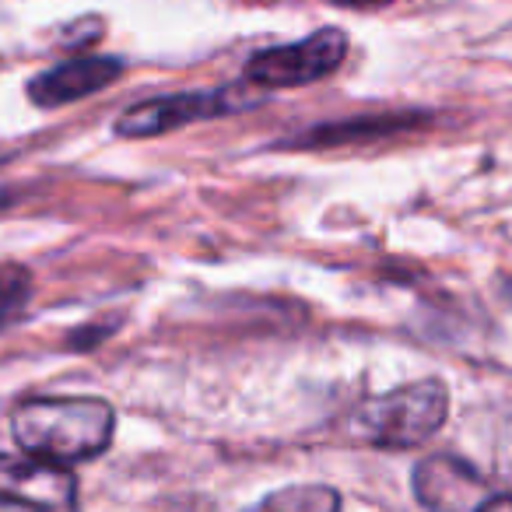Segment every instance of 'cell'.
I'll return each mask as SVG.
<instances>
[{
    "label": "cell",
    "instance_id": "obj_3",
    "mask_svg": "<svg viewBox=\"0 0 512 512\" xmlns=\"http://www.w3.org/2000/svg\"><path fill=\"white\" fill-rule=\"evenodd\" d=\"M344 53H348V36L341 29H320L299 43L260 50L246 64V81L256 88H267V92L313 85L341 67Z\"/></svg>",
    "mask_w": 512,
    "mask_h": 512
},
{
    "label": "cell",
    "instance_id": "obj_2",
    "mask_svg": "<svg viewBox=\"0 0 512 512\" xmlns=\"http://www.w3.org/2000/svg\"><path fill=\"white\" fill-rule=\"evenodd\" d=\"M449 414V390L439 379L407 383L358 407V432L386 449H414L442 428Z\"/></svg>",
    "mask_w": 512,
    "mask_h": 512
},
{
    "label": "cell",
    "instance_id": "obj_1",
    "mask_svg": "<svg viewBox=\"0 0 512 512\" xmlns=\"http://www.w3.org/2000/svg\"><path fill=\"white\" fill-rule=\"evenodd\" d=\"M116 411L99 397H36L11 411V435L53 463L95 460L113 442Z\"/></svg>",
    "mask_w": 512,
    "mask_h": 512
},
{
    "label": "cell",
    "instance_id": "obj_5",
    "mask_svg": "<svg viewBox=\"0 0 512 512\" xmlns=\"http://www.w3.org/2000/svg\"><path fill=\"white\" fill-rule=\"evenodd\" d=\"M78 502V477L43 456L0 453V505L29 512H71Z\"/></svg>",
    "mask_w": 512,
    "mask_h": 512
},
{
    "label": "cell",
    "instance_id": "obj_10",
    "mask_svg": "<svg viewBox=\"0 0 512 512\" xmlns=\"http://www.w3.org/2000/svg\"><path fill=\"white\" fill-rule=\"evenodd\" d=\"M477 512H512V495H495V498H484L477 505Z\"/></svg>",
    "mask_w": 512,
    "mask_h": 512
},
{
    "label": "cell",
    "instance_id": "obj_8",
    "mask_svg": "<svg viewBox=\"0 0 512 512\" xmlns=\"http://www.w3.org/2000/svg\"><path fill=\"white\" fill-rule=\"evenodd\" d=\"M242 512H341V495L327 484H292V488L271 491Z\"/></svg>",
    "mask_w": 512,
    "mask_h": 512
},
{
    "label": "cell",
    "instance_id": "obj_7",
    "mask_svg": "<svg viewBox=\"0 0 512 512\" xmlns=\"http://www.w3.org/2000/svg\"><path fill=\"white\" fill-rule=\"evenodd\" d=\"M123 74V64L116 57H71L64 64L50 67L39 78L29 81V99L43 109H57L67 102H78L85 95H95L99 88L113 85Z\"/></svg>",
    "mask_w": 512,
    "mask_h": 512
},
{
    "label": "cell",
    "instance_id": "obj_6",
    "mask_svg": "<svg viewBox=\"0 0 512 512\" xmlns=\"http://www.w3.org/2000/svg\"><path fill=\"white\" fill-rule=\"evenodd\" d=\"M414 495L432 512H477L488 498V484L456 456H425L414 467Z\"/></svg>",
    "mask_w": 512,
    "mask_h": 512
},
{
    "label": "cell",
    "instance_id": "obj_9",
    "mask_svg": "<svg viewBox=\"0 0 512 512\" xmlns=\"http://www.w3.org/2000/svg\"><path fill=\"white\" fill-rule=\"evenodd\" d=\"M32 295V278L25 267L0 264V330H8L25 313Z\"/></svg>",
    "mask_w": 512,
    "mask_h": 512
},
{
    "label": "cell",
    "instance_id": "obj_4",
    "mask_svg": "<svg viewBox=\"0 0 512 512\" xmlns=\"http://www.w3.org/2000/svg\"><path fill=\"white\" fill-rule=\"evenodd\" d=\"M253 95H246L239 85L225 88H207V92H176V95H158V99L137 102L116 120V134L120 137H155L165 130L186 127L197 120H214V116L239 113V109L253 106Z\"/></svg>",
    "mask_w": 512,
    "mask_h": 512
},
{
    "label": "cell",
    "instance_id": "obj_11",
    "mask_svg": "<svg viewBox=\"0 0 512 512\" xmlns=\"http://www.w3.org/2000/svg\"><path fill=\"white\" fill-rule=\"evenodd\" d=\"M344 8H379V4H390V0H337Z\"/></svg>",
    "mask_w": 512,
    "mask_h": 512
}]
</instances>
